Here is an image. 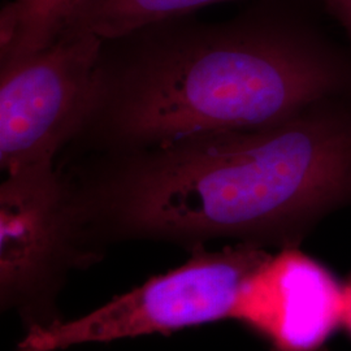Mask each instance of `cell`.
<instances>
[{"label": "cell", "mask_w": 351, "mask_h": 351, "mask_svg": "<svg viewBox=\"0 0 351 351\" xmlns=\"http://www.w3.org/2000/svg\"><path fill=\"white\" fill-rule=\"evenodd\" d=\"M103 39L63 33L42 50L0 62V165L5 175L55 165L88 121Z\"/></svg>", "instance_id": "obj_4"}, {"label": "cell", "mask_w": 351, "mask_h": 351, "mask_svg": "<svg viewBox=\"0 0 351 351\" xmlns=\"http://www.w3.org/2000/svg\"><path fill=\"white\" fill-rule=\"evenodd\" d=\"M86 261L75 242L58 167L5 175L0 186V281L4 306L33 313L65 267Z\"/></svg>", "instance_id": "obj_5"}, {"label": "cell", "mask_w": 351, "mask_h": 351, "mask_svg": "<svg viewBox=\"0 0 351 351\" xmlns=\"http://www.w3.org/2000/svg\"><path fill=\"white\" fill-rule=\"evenodd\" d=\"M64 167L75 239L91 258L129 239L189 250L223 237L293 246L319 213L351 197V128L304 111Z\"/></svg>", "instance_id": "obj_1"}, {"label": "cell", "mask_w": 351, "mask_h": 351, "mask_svg": "<svg viewBox=\"0 0 351 351\" xmlns=\"http://www.w3.org/2000/svg\"><path fill=\"white\" fill-rule=\"evenodd\" d=\"M329 11L333 13L351 37V0H324Z\"/></svg>", "instance_id": "obj_9"}, {"label": "cell", "mask_w": 351, "mask_h": 351, "mask_svg": "<svg viewBox=\"0 0 351 351\" xmlns=\"http://www.w3.org/2000/svg\"><path fill=\"white\" fill-rule=\"evenodd\" d=\"M342 326L351 336V280L343 287V313H342Z\"/></svg>", "instance_id": "obj_10"}, {"label": "cell", "mask_w": 351, "mask_h": 351, "mask_svg": "<svg viewBox=\"0 0 351 351\" xmlns=\"http://www.w3.org/2000/svg\"><path fill=\"white\" fill-rule=\"evenodd\" d=\"M297 14L267 0L223 23L194 14L103 39L72 158L145 150L198 133L275 125L339 84Z\"/></svg>", "instance_id": "obj_2"}, {"label": "cell", "mask_w": 351, "mask_h": 351, "mask_svg": "<svg viewBox=\"0 0 351 351\" xmlns=\"http://www.w3.org/2000/svg\"><path fill=\"white\" fill-rule=\"evenodd\" d=\"M190 251L186 263L90 314L30 326L17 351H63L232 319L243 285L271 255L249 242L216 252L203 246Z\"/></svg>", "instance_id": "obj_3"}, {"label": "cell", "mask_w": 351, "mask_h": 351, "mask_svg": "<svg viewBox=\"0 0 351 351\" xmlns=\"http://www.w3.org/2000/svg\"><path fill=\"white\" fill-rule=\"evenodd\" d=\"M82 0H11L0 11V62L49 47Z\"/></svg>", "instance_id": "obj_8"}, {"label": "cell", "mask_w": 351, "mask_h": 351, "mask_svg": "<svg viewBox=\"0 0 351 351\" xmlns=\"http://www.w3.org/2000/svg\"><path fill=\"white\" fill-rule=\"evenodd\" d=\"M221 1L228 0H82L64 33H91L111 39Z\"/></svg>", "instance_id": "obj_7"}, {"label": "cell", "mask_w": 351, "mask_h": 351, "mask_svg": "<svg viewBox=\"0 0 351 351\" xmlns=\"http://www.w3.org/2000/svg\"><path fill=\"white\" fill-rule=\"evenodd\" d=\"M343 287L314 258L285 246L246 281L232 319L271 351H323L342 326Z\"/></svg>", "instance_id": "obj_6"}]
</instances>
